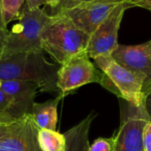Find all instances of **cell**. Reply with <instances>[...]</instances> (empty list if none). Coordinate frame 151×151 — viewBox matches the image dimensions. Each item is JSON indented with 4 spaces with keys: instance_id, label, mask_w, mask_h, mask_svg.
Here are the masks:
<instances>
[{
    "instance_id": "6da1fadb",
    "label": "cell",
    "mask_w": 151,
    "mask_h": 151,
    "mask_svg": "<svg viewBox=\"0 0 151 151\" xmlns=\"http://www.w3.org/2000/svg\"><path fill=\"white\" fill-rule=\"evenodd\" d=\"M43 50L20 52L11 57L0 58V81H27L37 84L43 92H58L59 66L49 62Z\"/></svg>"
},
{
    "instance_id": "7a4b0ae2",
    "label": "cell",
    "mask_w": 151,
    "mask_h": 151,
    "mask_svg": "<svg viewBox=\"0 0 151 151\" xmlns=\"http://www.w3.org/2000/svg\"><path fill=\"white\" fill-rule=\"evenodd\" d=\"M90 35L77 27L66 16L57 13L42 32V50L62 65L73 57L86 52Z\"/></svg>"
},
{
    "instance_id": "3957f363",
    "label": "cell",
    "mask_w": 151,
    "mask_h": 151,
    "mask_svg": "<svg viewBox=\"0 0 151 151\" xmlns=\"http://www.w3.org/2000/svg\"><path fill=\"white\" fill-rule=\"evenodd\" d=\"M51 19L52 15L47 14L41 8L29 9L25 4L18 23L7 34L0 58H5L26 51L43 50L42 32Z\"/></svg>"
},
{
    "instance_id": "277c9868",
    "label": "cell",
    "mask_w": 151,
    "mask_h": 151,
    "mask_svg": "<svg viewBox=\"0 0 151 151\" xmlns=\"http://www.w3.org/2000/svg\"><path fill=\"white\" fill-rule=\"evenodd\" d=\"M89 83H98L112 93L108 77L90 61L87 52L78 54L60 65L58 72V88L64 96L69 92Z\"/></svg>"
},
{
    "instance_id": "5b68a950",
    "label": "cell",
    "mask_w": 151,
    "mask_h": 151,
    "mask_svg": "<svg viewBox=\"0 0 151 151\" xmlns=\"http://www.w3.org/2000/svg\"><path fill=\"white\" fill-rule=\"evenodd\" d=\"M94 61L95 65L110 80L114 95L135 106L145 103L143 82L141 78L119 64L112 56L100 57Z\"/></svg>"
},
{
    "instance_id": "8992f818",
    "label": "cell",
    "mask_w": 151,
    "mask_h": 151,
    "mask_svg": "<svg viewBox=\"0 0 151 151\" xmlns=\"http://www.w3.org/2000/svg\"><path fill=\"white\" fill-rule=\"evenodd\" d=\"M120 125L116 134V151H144L143 132L151 121L145 104L135 106L120 102Z\"/></svg>"
},
{
    "instance_id": "52a82bcc",
    "label": "cell",
    "mask_w": 151,
    "mask_h": 151,
    "mask_svg": "<svg viewBox=\"0 0 151 151\" xmlns=\"http://www.w3.org/2000/svg\"><path fill=\"white\" fill-rule=\"evenodd\" d=\"M133 7L129 2L119 4L90 36L86 52L90 58L111 56L118 48L119 30L125 12Z\"/></svg>"
},
{
    "instance_id": "ba28073f",
    "label": "cell",
    "mask_w": 151,
    "mask_h": 151,
    "mask_svg": "<svg viewBox=\"0 0 151 151\" xmlns=\"http://www.w3.org/2000/svg\"><path fill=\"white\" fill-rule=\"evenodd\" d=\"M111 56L119 64L142 79L146 98L151 92V40L138 45L119 44Z\"/></svg>"
},
{
    "instance_id": "9c48e42d",
    "label": "cell",
    "mask_w": 151,
    "mask_h": 151,
    "mask_svg": "<svg viewBox=\"0 0 151 151\" xmlns=\"http://www.w3.org/2000/svg\"><path fill=\"white\" fill-rule=\"evenodd\" d=\"M39 127L32 114L13 121L0 137V151H42L38 142Z\"/></svg>"
},
{
    "instance_id": "30bf717a",
    "label": "cell",
    "mask_w": 151,
    "mask_h": 151,
    "mask_svg": "<svg viewBox=\"0 0 151 151\" xmlns=\"http://www.w3.org/2000/svg\"><path fill=\"white\" fill-rule=\"evenodd\" d=\"M118 4L105 2H88L57 13L66 16L77 27L91 36Z\"/></svg>"
},
{
    "instance_id": "8fae6325",
    "label": "cell",
    "mask_w": 151,
    "mask_h": 151,
    "mask_svg": "<svg viewBox=\"0 0 151 151\" xmlns=\"http://www.w3.org/2000/svg\"><path fill=\"white\" fill-rule=\"evenodd\" d=\"M0 88L12 98V105L8 114L14 119L32 114L33 105L37 89V84L27 81H2Z\"/></svg>"
},
{
    "instance_id": "7c38bea8",
    "label": "cell",
    "mask_w": 151,
    "mask_h": 151,
    "mask_svg": "<svg viewBox=\"0 0 151 151\" xmlns=\"http://www.w3.org/2000/svg\"><path fill=\"white\" fill-rule=\"evenodd\" d=\"M96 116V111H92L80 123L63 134L65 138V151H88L90 147L88 134L91 124Z\"/></svg>"
},
{
    "instance_id": "4fadbf2b",
    "label": "cell",
    "mask_w": 151,
    "mask_h": 151,
    "mask_svg": "<svg viewBox=\"0 0 151 151\" xmlns=\"http://www.w3.org/2000/svg\"><path fill=\"white\" fill-rule=\"evenodd\" d=\"M64 97L63 95L43 103H35L33 105L32 116L39 129L56 131L58 123V106Z\"/></svg>"
},
{
    "instance_id": "5bb4252c",
    "label": "cell",
    "mask_w": 151,
    "mask_h": 151,
    "mask_svg": "<svg viewBox=\"0 0 151 151\" xmlns=\"http://www.w3.org/2000/svg\"><path fill=\"white\" fill-rule=\"evenodd\" d=\"M38 142L42 151H65V138L57 131L39 129Z\"/></svg>"
},
{
    "instance_id": "9a60e30c",
    "label": "cell",
    "mask_w": 151,
    "mask_h": 151,
    "mask_svg": "<svg viewBox=\"0 0 151 151\" xmlns=\"http://www.w3.org/2000/svg\"><path fill=\"white\" fill-rule=\"evenodd\" d=\"M25 0H1L0 8L3 22L7 26L13 20H16L20 16V10Z\"/></svg>"
},
{
    "instance_id": "2e32d148",
    "label": "cell",
    "mask_w": 151,
    "mask_h": 151,
    "mask_svg": "<svg viewBox=\"0 0 151 151\" xmlns=\"http://www.w3.org/2000/svg\"><path fill=\"white\" fill-rule=\"evenodd\" d=\"M88 151H116V134L109 138H97L90 145Z\"/></svg>"
},
{
    "instance_id": "e0dca14e",
    "label": "cell",
    "mask_w": 151,
    "mask_h": 151,
    "mask_svg": "<svg viewBox=\"0 0 151 151\" xmlns=\"http://www.w3.org/2000/svg\"><path fill=\"white\" fill-rule=\"evenodd\" d=\"M12 105V98L0 88V119L6 123L13 122L14 119L9 116L8 111Z\"/></svg>"
},
{
    "instance_id": "ac0fdd59",
    "label": "cell",
    "mask_w": 151,
    "mask_h": 151,
    "mask_svg": "<svg viewBox=\"0 0 151 151\" xmlns=\"http://www.w3.org/2000/svg\"><path fill=\"white\" fill-rule=\"evenodd\" d=\"M87 2H88V0H64L55 9H53V11H54V13L56 14L57 12H58L62 10L69 9V8H72V7L78 5L80 4L87 3Z\"/></svg>"
},
{
    "instance_id": "d6986e66",
    "label": "cell",
    "mask_w": 151,
    "mask_h": 151,
    "mask_svg": "<svg viewBox=\"0 0 151 151\" xmlns=\"http://www.w3.org/2000/svg\"><path fill=\"white\" fill-rule=\"evenodd\" d=\"M143 144L144 151H151V121L145 126L143 132Z\"/></svg>"
},
{
    "instance_id": "ffe728a7",
    "label": "cell",
    "mask_w": 151,
    "mask_h": 151,
    "mask_svg": "<svg viewBox=\"0 0 151 151\" xmlns=\"http://www.w3.org/2000/svg\"><path fill=\"white\" fill-rule=\"evenodd\" d=\"M133 7H141L151 12V0H128Z\"/></svg>"
},
{
    "instance_id": "44dd1931",
    "label": "cell",
    "mask_w": 151,
    "mask_h": 151,
    "mask_svg": "<svg viewBox=\"0 0 151 151\" xmlns=\"http://www.w3.org/2000/svg\"><path fill=\"white\" fill-rule=\"evenodd\" d=\"M26 5L29 9H35L40 8L42 4H48V0H25Z\"/></svg>"
},
{
    "instance_id": "7402d4cb",
    "label": "cell",
    "mask_w": 151,
    "mask_h": 151,
    "mask_svg": "<svg viewBox=\"0 0 151 151\" xmlns=\"http://www.w3.org/2000/svg\"><path fill=\"white\" fill-rule=\"evenodd\" d=\"M8 30L7 28L6 29H2L0 28V55L3 51V49H4V43H5V40H6V36H7V34H8Z\"/></svg>"
},
{
    "instance_id": "603a6c76",
    "label": "cell",
    "mask_w": 151,
    "mask_h": 151,
    "mask_svg": "<svg viewBox=\"0 0 151 151\" xmlns=\"http://www.w3.org/2000/svg\"><path fill=\"white\" fill-rule=\"evenodd\" d=\"M145 108H146V111L148 112V114L150 115L151 119V92L147 96V97L145 98Z\"/></svg>"
},
{
    "instance_id": "cb8c5ba5",
    "label": "cell",
    "mask_w": 151,
    "mask_h": 151,
    "mask_svg": "<svg viewBox=\"0 0 151 151\" xmlns=\"http://www.w3.org/2000/svg\"><path fill=\"white\" fill-rule=\"evenodd\" d=\"M88 2H105V3L120 4V3H123V2H128V0H88Z\"/></svg>"
},
{
    "instance_id": "d4e9b609",
    "label": "cell",
    "mask_w": 151,
    "mask_h": 151,
    "mask_svg": "<svg viewBox=\"0 0 151 151\" xmlns=\"http://www.w3.org/2000/svg\"><path fill=\"white\" fill-rule=\"evenodd\" d=\"M64 0H48V5H50L52 9H55Z\"/></svg>"
},
{
    "instance_id": "484cf974",
    "label": "cell",
    "mask_w": 151,
    "mask_h": 151,
    "mask_svg": "<svg viewBox=\"0 0 151 151\" xmlns=\"http://www.w3.org/2000/svg\"><path fill=\"white\" fill-rule=\"evenodd\" d=\"M1 1V0H0ZM0 28L2 29H6V27L4 26V22H3V19H2V15H1V8H0Z\"/></svg>"
},
{
    "instance_id": "4316f807",
    "label": "cell",
    "mask_w": 151,
    "mask_h": 151,
    "mask_svg": "<svg viewBox=\"0 0 151 151\" xmlns=\"http://www.w3.org/2000/svg\"><path fill=\"white\" fill-rule=\"evenodd\" d=\"M0 85H1V81H0Z\"/></svg>"
}]
</instances>
